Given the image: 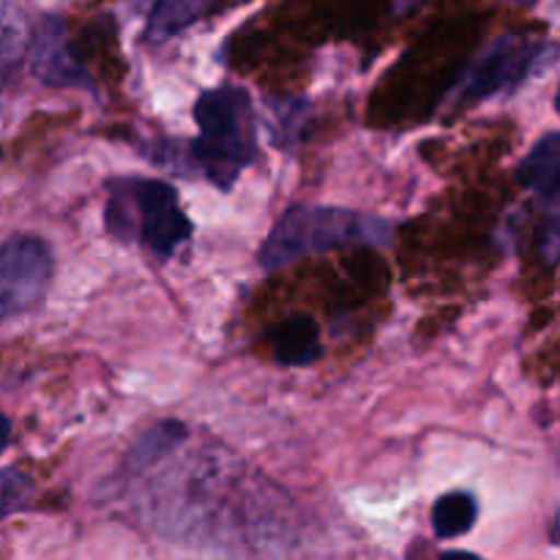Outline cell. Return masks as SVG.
<instances>
[{
    "instance_id": "3",
    "label": "cell",
    "mask_w": 560,
    "mask_h": 560,
    "mask_svg": "<svg viewBox=\"0 0 560 560\" xmlns=\"http://www.w3.org/2000/svg\"><path fill=\"white\" fill-rule=\"evenodd\" d=\"M107 191L104 224L115 238L140 241L156 257H173L195 233L178 189L167 180L120 178L113 180Z\"/></svg>"
},
{
    "instance_id": "6",
    "label": "cell",
    "mask_w": 560,
    "mask_h": 560,
    "mask_svg": "<svg viewBox=\"0 0 560 560\" xmlns=\"http://www.w3.org/2000/svg\"><path fill=\"white\" fill-rule=\"evenodd\" d=\"M31 71L36 80L52 88H91L85 66L80 63L66 36V22L60 16L47 14L33 31L31 44Z\"/></svg>"
},
{
    "instance_id": "18",
    "label": "cell",
    "mask_w": 560,
    "mask_h": 560,
    "mask_svg": "<svg viewBox=\"0 0 560 560\" xmlns=\"http://www.w3.org/2000/svg\"><path fill=\"white\" fill-rule=\"evenodd\" d=\"M556 107H558V113H560V85H558V96H556Z\"/></svg>"
},
{
    "instance_id": "5",
    "label": "cell",
    "mask_w": 560,
    "mask_h": 560,
    "mask_svg": "<svg viewBox=\"0 0 560 560\" xmlns=\"http://www.w3.org/2000/svg\"><path fill=\"white\" fill-rule=\"evenodd\" d=\"M541 52L545 47L539 42L525 36H501L465 69L454 85L452 98H457L459 104H476L495 93L512 91L534 71Z\"/></svg>"
},
{
    "instance_id": "10",
    "label": "cell",
    "mask_w": 560,
    "mask_h": 560,
    "mask_svg": "<svg viewBox=\"0 0 560 560\" xmlns=\"http://www.w3.org/2000/svg\"><path fill=\"white\" fill-rule=\"evenodd\" d=\"M211 5L213 0H159L148 16L145 38L151 44L167 42V38L178 36L184 27H189L191 22L200 20Z\"/></svg>"
},
{
    "instance_id": "13",
    "label": "cell",
    "mask_w": 560,
    "mask_h": 560,
    "mask_svg": "<svg viewBox=\"0 0 560 560\" xmlns=\"http://www.w3.org/2000/svg\"><path fill=\"white\" fill-rule=\"evenodd\" d=\"M310 124V104L306 102H288L277 104V115L271 120L273 142L279 148H295L304 137V126Z\"/></svg>"
},
{
    "instance_id": "19",
    "label": "cell",
    "mask_w": 560,
    "mask_h": 560,
    "mask_svg": "<svg viewBox=\"0 0 560 560\" xmlns=\"http://www.w3.org/2000/svg\"><path fill=\"white\" fill-rule=\"evenodd\" d=\"M512 3H534V0H512Z\"/></svg>"
},
{
    "instance_id": "2",
    "label": "cell",
    "mask_w": 560,
    "mask_h": 560,
    "mask_svg": "<svg viewBox=\"0 0 560 560\" xmlns=\"http://www.w3.org/2000/svg\"><path fill=\"white\" fill-rule=\"evenodd\" d=\"M388 241H392V222L386 219L364 217L348 208L293 206L271 228L266 244L257 252V262L271 273L288 268L301 257L359 244L383 246Z\"/></svg>"
},
{
    "instance_id": "14",
    "label": "cell",
    "mask_w": 560,
    "mask_h": 560,
    "mask_svg": "<svg viewBox=\"0 0 560 560\" xmlns=\"http://www.w3.org/2000/svg\"><path fill=\"white\" fill-rule=\"evenodd\" d=\"M33 498V481L20 470H0V520L22 512Z\"/></svg>"
},
{
    "instance_id": "9",
    "label": "cell",
    "mask_w": 560,
    "mask_h": 560,
    "mask_svg": "<svg viewBox=\"0 0 560 560\" xmlns=\"http://www.w3.org/2000/svg\"><path fill=\"white\" fill-rule=\"evenodd\" d=\"M476 520H479V501L465 490L446 492L432 506V530L443 541L470 534Z\"/></svg>"
},
{
    "instance_id": "15",
    "label": "cell",
    "mask_w": 560,
    "mask_h": 560,
    "mask_svg": "<svg viewBox=\"0 0 560 560\" xmlns=\"http://www.w3.org/2000/svg\"><path fill=\"white\" fill-rule=\"evenodd\" d=\"M556 211H552L550 222L545 228V238H541V255L547 260H560V197H556Z\"/></svg>"
},
{
    "instance_id": "16",
    "label": "cell",
    "mask_w": 560,
    "mask_h": 560,
    "mask_svg": "<svg viewBox=\"0 0 560 560\" xmlns=\"http://www.w3.org/2000/svg\"><path fill=\"white\" fill-rule=\"evenodd\" d=\"M11 441V421L5 419L3 413H0V454L5 452V446H9Z\"/></svg>"
},
{
    "instance_id": "17",
    "label": "cell",
    "mask_w": 560,
    "mask_h": 560,
    "mask_svg": "<svg viewBox=\"0 0 560 560\" xmlns=\"http://www.w3.org/2000/svg\"><path fill=\"white\" fill-rule=\"evenodd\" d=\"M550 536H552V541H558V545H560V509H558L556 520H552V528H550Z\"/></svg>"
},
{
    "instance_id": "8",
    "label": "cell",
    "mask_w": 560,
    "mask_h": 560,
    "mask_svg": "<svg viewBox=\"0 0 560 560\" xmlns=\"http://www.w3.org/2000/svg\"><path fill=\"white\" fill-rule=\"evenodd\" d=\"M517 178L523 180L525 189H534L545 195L547 200L560 197V135H545L528 156L520 162Z\"/></svg>"
},
{
    "instance_id": "11",
    "label": "cell",
    "mask_w": 560,
    "mask_h": 560,
    "mask_svg": "<svg viewBox=\"0 0 560 560\" xmlns=\"http://www.w3.org/2000/svg\"><path fill=\"white\" fill-rule=\"evenodd\" d=\"M186 438H189V430H186L184 424H178V421H159V424H153L151 430L142 432V435L137 438L135 446H131L129 452L131 468L137 470L153 468V465L162 463L164 457H170V454H173Z\"/></svg>"
},
{
    "instance_id": "4",
    "label": "cell",
    "mask_w": 560,
    "mask_h": 560,
    "mask_svg": "<svg viewBox=\"0 0 560 560\" xmlns=\"http://www.w3.org/2000/svg\"><path fill=\"white\" fill-rule=\"evenodd\" d=\"M52 249L38 235H11L0 244V323L31 312L52 282Z\"/></svg>"
},
{
    "instance_id": "7",
    "label": "cell",
    "mask_w": 560,
    "mask_h": 560,
    "mask_svg": "<svg viewBox=\"0 0 560 560\" xmlns=\"http://www.w3.org/2000/svg\"><path fill=\"white\" fill-rule=\"evenodd\" d=\"M273 361L279 366H310L323 355L320 328L310 315H290L271 331Z\"/></svg>"
},
{
    "instance_id": "12",
    "label": "cell",
    "mask_w": 560,
    "mask_h": 560,
    "mask_svg": "<svg viewBox=\"0 0 560 560\" xmlns=\"http://www.w3.org/2000/svg\"><path fill=\"white\" fill-rule=\"evenodd\" d=\"M25 49L27 44L20 16L11 9H5V5H0V82L16 69Z\"/></svg>"
},
{
    "instance_id": "1",
    "label": "cell",
    "mask_w": 560,
    "mask_h": 560,
    "mask_svg": "<svg viewBox=\"0 0 560 560\" xmlns=\"http://www.w3.org/2000/svg\"><path fill=\"white\" fill-rule=\"evenodd\" d=\"M200 135L191 162L217 189L230 191L257 159V118L252 96L238 85H219L195 102Z\"/></svg>"
}]
</instances>
